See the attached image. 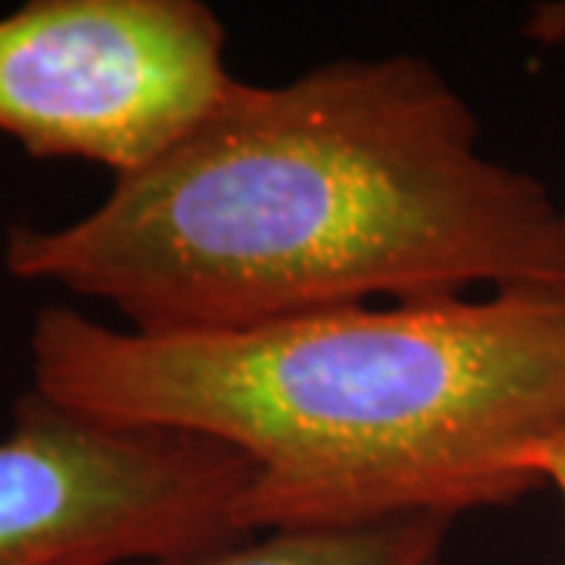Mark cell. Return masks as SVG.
Masks as SVG:
<instances>
[{
	"instance_id": "cell-1",
	"label": "cell",
	"mask_w": 565,
	"mask_h": 565,
	"mask_svg": "<svg viewBox=\"0 0 565 565\" xmlns=\"http://www.w3.org/2000/svg\"><path fill=\"white\" fill-rule=\"evenodd\" d=\"M17 280L211 333L471 289H565V207L481 151L478 114L415 54L236 85L189 136L63 226L20 223Z\"/></svg>"
},
{
	"instance_id": "cell-2",
	"label": "cell",
	"mask_w": 565,
	"mask_h": 565,
	"mask_svg": "<svg viewBox=\"0 0 565 565\" xmlns=\"http://www.w3.org/2000/svg\"><path fill=\"white\" fill-rule=\"evenodd\" d=\"M32 390L126 427L230 446L245 534L509 505L565 430V289L355 305L211 333H139L47 305Z\"/></svg>"
},
{
	"instance_id": "cell-3",
	"label": "cell",
	"mask_w": 565,
	"mask_h": 565,
	"mask_svg": "<svg viewBox=\"0 0 565 565\" xmlns=\"http://www.w3.org/2000/svg\"><path fill=\"white\" fill-rule=\"evenodd\" d=\"M236 85L204 0H29L0 17V132L129 177Z\"/></svg>"
},
{
	"instance_id": "cell-4",
	"label": "cell",
	"mask_w": 565,
	"mask_h": 565,
	"mask_svg": "<svg viewBox=\"0 0 565 565\" xmlns=\"http://www.w3.org/2000/svg\"><path fill=\"white\" fill-rule=\"evenodd\" d=\"M252 468L230 446L22 393L0 437V565H145L233 544Z\"/></svg>"
},
{
	"instance_id": "cell-5",
	"label": "cell",
	"mask_w": 565,
	"mask_h": 565,
	"mask_svg": "<svg viewBox=\"0 0 565 565\" xmlns=\"http://www.w3.org/2000/svg\"><path fill=\"white\" fill-rule=\"evenodd\" d=\"M456 519L415 515L359 527L264 531L233 544L145 565H440Z\"/></svg>"
},
{
	"instance_id": "cell-6",
	"label": "cell",
	"mask_w": 565,
	"mask_h": 565,
	"mask_svg": "<svg viewBox=\"0 0 565 565\" xmlns=\"http://www.w3.org/2000/svg\"><path fill=\"white\" fill-rule=\"evenodd\" d=\"M537 475H541L544 484H553L559 490V497H563L565 503V430L563 434H556V437L544 446V452H541V459H537Z\"/></svg>"
}]
</instances>
